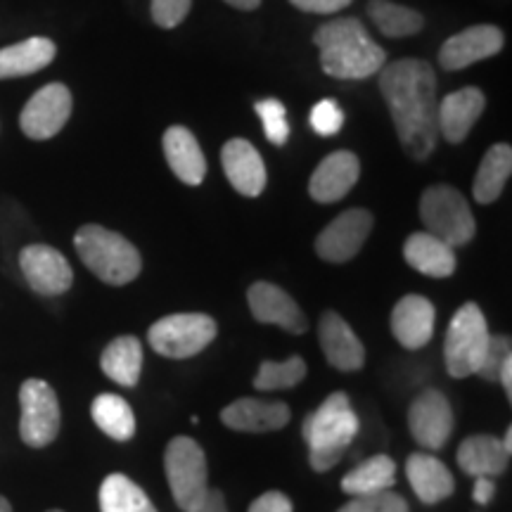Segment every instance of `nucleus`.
I'll list each match as a JSON object with an SVG mask.
<instances>
[{"instance_id":"obj_1","label":"nucleus","mask_w":512,"mask_h":512,"mask_svg":"<svg viewBox=\"0 0 512 512\" xmlns=\"http://www.w3.org/2000/svg\"><path fill=\"white\" fill-rule=\"evenodd\" d=\"M377 74L403 150L425 162L437 150L439 140L437 74L425 60L389 62Z\"/></svg>"},{"instance_id":"obj_2","label":"nucleus","mask_w":512,"mask_h":512,"mask_svg":"<svg viewBox=\"0 0 512 512\" xmlns=\"http://www.w3.org/2000/svg\"><path fill=\"white\" fill-rule=\"evenodd\" d=\"M313 43L320 50V67L332 79H368L387 64V53L356 17H339L323 24L313 34Z\"/></svg>"},{"instance_id":"obj_3","label":"nucleus","mask_w":512,"mask_h":512,"mask_svg":"<svg viewBox=\"0 0 512 512\" xmlns=\"http://www.w3.org/2000/svg\"><path fill=\"white\" fill-rule=\"evenodd\" d=\"M302 434L309 444V463L313 470H332L358 434V418L349 396L344 392L330 394L316 411L306 415Z\"/></svg>"},{"instance_id":"obj_4","label":"nucleus","mask_w":512,"mask_h":512,"mask_svg":"<svg viewBox=\"0 0 512 512\" xmlns=\"http://www.w3.org/2000/svg\"><path fill=\"white\" fill-rule=\"evenodd\" d=\"M74 247L88 271L107 285L119 287L133 283L143 268L138 249L124 235L98 223H88L76 230Z\"/></svg>"},{"instance_id":"obj_5","label":"nucleus","mask_w":512,"mask_h":512,"mask_svg":"<svg viewBox=\"0 0 512 512\" xmlns=\"http://www.w3.org/2000/svg\"><path fill=\"white\" fill-rule=\"evenodd\" d=\"M420 219L425 233L434 235L448 247H463L475 238L477 221L470 204L451 185H432L420 197Z\"/></svg>"},{"instance_id":"obj_6","label":"nucleus","mask_w":512,"mask_h":512,"mask_svg":"<svg viewBox=\"0 0 512 512\" xmlns=\"http://www.w3.org/2000/svg\"><path fill=\"white\" fill-rule=\"evenodd\" d=\"M489 337L491 332L482 309L475 302L460 306L446 330L444 358L448 373L458 377V380L475 375L484 358V351L489 347Z\"/></svg>"},{"instance_id":"obj_7","label":"nucleus","mask_w":512,"mask_h":512,"mask_svg":"<svg viewBox=\"0 0 512 512\" xmlns=\"http://www.w3.org/2000/svg\"><path fill=\"white\" fill-rule=\"evenodd\" d=\"M216 332L219 325L207 313H174L152 323L147 342L159 356L183 361L207 349L216 339Z\"/></svg>"},{"instance_id":"obj_8","label":"nucleus","mask_w":512,"mask_h":512,"mask_svg":"<svg viewBox=\"0 0 512 512\" xmlns=\"http://www.w3.org/2000/svg\"><path fill=\"white\" fill-rule=\"evenodd\" d=\"M166 482L183 512H192L209 489L207 458L202 446L190 437H174L164 453Z\"/></svg>"},{"instance_id":"obj_9","label":"nucleus","mask_w":512,"mask_h":512,"mask_svg":"<svg viewBox=\"0 0 512 512\" xmlns=\"http://www.w3.org/2000/svg\"><path fill=\"white\" fill-rule=\"evenodd\" d=\"M19 406H22V418H19V434L22 441L31 448H43L53 444L60 434V401H57L55 389L46 380H24L19 389Z\"/></svg>"},{"instance_id":"obj_10","label":"nucleus","mask_w":512,"mask_h":512,"mask_svg":"<svg viewBox=\"0 0 512 512\" xmlns=\"http://www.w3.org/2000/svg\"><path fill=\"white\" fill-rule=\"evenodd\" d=\"M72 117V93L64 83H48L24 105L19 126L31 140L55 138Z\"/></svg>"},{"instance_id":"obj_11","label":"nucleus","mask_w":512,"mask_h":512,"mask_svg":"<svg viewBox=\"0 0 512 512\" xmlns=\"http://www.w3.org/2000/svg\"><path fill=\"white\" fill-rule=\"evenodd\" d=\"M373 230V214L366 209H347L323 228L316 238V252L330 264H347L366 245Z\"/></svg>"},{"instance_id":"obj_12","label":"nucleus","mask_w":512,"mask_h":512,"mask_svg":"<svg viewBox=\"0 0 512 512\" xmlns=\"http://www.w3.org/2000/svg\"><path fill=\"white\" fill-rule=\"evenodd\" d=\"M408 430L427 451H439L446 446L453 432V411L439 389H425L415 396L408 408Z\"/></svg>"},{"instance_id":"obj_13","label":"nucleus","mask_w":512,"mask_h":512,"mask_svg":"<svg viewBox=\"0 0 512 512\" xmlns=\"http://www.w3.org/2000/svg\"><path fill=\"white\" fill-rule=\"evenodd\" d=\"M19 268L29 287L43 297L64 294L74 283V271L62 252L50 245H29L19 254Z\"/></svg>"},{"instance_id":"obj_14","label":"nucleus","mask_w":512,"mask_h":512,"mask_svg":"<svg viewBox=\"0 0 512 512\" xmlns=\"http://www.w3.org/2000/svg\"><path fill=\"white\" fill-rule=\"evenodd\" d=\"M503 46L505 36L501 29L491 27V24H479V27H470L448 38L439 50V64L446 72H458V69L498 55Z\"/></svg>"},{"instance_id":"obj_15","label":"nucleus","mask_w":512,"mask_h":512,"mask_svg":"<svg viewBox=\"0 0 512 512\" xmlns=\"http://www.w3.org/2000/svg\"><path fill=\"white\" fill-rule=\"evenodd\" d=\"M249 299V311L259 323L266 325H278L292 335H302L309 328V320H306L304 311L299 309V304L273 283H254L247 292Z\"/></svg>"},{"instance_id":"obj_16","label":"nucleus","mask_w":512,"mask_h":512,"mask_svg":"<svg viewBox=\"0 0 512 512\" xmlns=\"http://www.w3.org/2000/svg\"><path fill=\"white\" fill-rule=\"evenodd\" d=\"M318 339L320 349L332 368L342 370V373H354L361 370L366 363V349H363L361 339L356 332L349 328V323L335 311H325L318 323Z\"/></svg>"},{"instance_id":"obj_17","label":"nucleus","mask_w":512,"mask_h":512,"mask_svg":"<svg viewBox=\"0 0 512 512\" xmlns=\"http://www.w3.org/2000/svg\"><path fill=\"white\" fill-rule=\"evenodd\" d=\"M358 176H361V162L354 152L337 150L318 164L309 181V195L320 204L339 202L349 195Z\"/></svg>"},{"instance_id":"obj_18","label":"nucleus","mask_w":512,"mask_h":512,"mask_svg":"<svg viewBox=\"0 0 512 512\" xmlns=\"http://www.w3.org/2000/svg\"><path fill=\"white\" fill-rule=\"evenodd\" d=\"M290 408L283 401H261V399H249V396H242V399L233 401L230 406L223 408L221 420L223 425L230 427L235 432H275L283 430V427L290 422Z\"/></svg>"},{"instance_id":"obj_19","label":"nucleus","mask_w":512,"mask_h":512,"mask_svg":"<svg viewBox=\"0 0 512 512\" xmlns=\"http://www.w3.org/2000/svg\"><path fill=\"white\" fill-rule=\"evenodd\" d=\"M223 171H226L230 185L245 197H259L266 188V166L256 147L249 140L235 138L223 145L221 152Z\"/></svg>"},{"instance_id":"obj_20","label":"nucleus","mask_w":512,"mask_h":512,"mask_svg":"<svg viewBox=\"0 0 512 512\" xmlns=\"http://www.w3.org/2000/svg\"><path fill=\"white\" fill-rule=\"evenodd\" d=\"M486 98L479 88H463L446 95L437 107V126L439 136H444L448 143L458 145L467 138V133L472 131V126L477 124V119L484 114Z\"/></svg>"},{"instance_id":"obj_21","label":"nucleus","mask_w":512,"mask_h":512,"mask_svg":"<svg viewBox=\"0 0 512 512\" xmlns=\"http://www.w3.org/2000/svg\"><path fill=\"white\" fill-rule=\"evenodd\" d=\"M434 304L420 294H406L392 311V332L401 347L422 349L434 335Z\"/></svg>"},{"instance_id":"obj_22","label":"nucleus","mask_w":512,"mask_h":512,"mask_svg":"<svg viewBox=\"0 0 512 512\" xmlns=\"http://www.w3.org/2000/svg\"><path fill=\"white\" fill-rule=\"evenodd\" d=\"M164 157L178 181L185 185H200L207 176V159L197 138L185 126H171L164 133Z\"/></svg>"},{"instance_id":"obj_23","label":"nucleus","mask_w":512,"mask_h":512,"mask_svg":"<svg viewBox=\"0 0 512 512\" xmlns=\"http://www.w3.org/2000/svg\"><path fill=\"white\" fill-rule=\"evenodd\" d=\"M406 475L415 496L427 505L446 501L456 491V479H453L451 470L439 458L430 456V453H413V456H408Z\"/></svg>"},{"instance_id":"obj_24","label":"nucleus","mask_w":512,"mask_h":512,"mask_svg":"<svg viewBox=\"0 0 512 512\" xmlns=\"http://www.w3.org/2000/svg\"><path fill=\"white\" fill-rule=\"evenodd\" d=\"M510 453L503 441L491 434H475L467 437L458 448V465L470 477H496L508 470Z\"/></svg>"},{"instance_id":"obj_25","label":"nucleus","mask_w":512,"mask_h":512,"mask_svg":"<svg viewBox=\"0 0 512 512\" xmlns=\"http://www.w3.org/2000/svg\"><path fill=\"white\" fill-rule=\"evenodd\" d=\"M403 259L422 275L430 278H448L456 273V252L446 242L430 233H413L403 245Z\"/></svg>"},{"instance_id":"obj_26","label":"nucleus","mask_w":512,"mask_h":512,"mask_svg":"<svg viewBox=\"0 0 512 512\" xmlns=\"http://www.w3.org/2000/svg\"><path fill=\"white\" fill-rule=\"evenodd\" d=\"M55 55V43L43 36H34L22 43H15V46L0 48V81L41 72L55 60Z\"/></svg>"},{"instance_id":"obj_27","label":"nucleus","mask_w":512,"mask_h":512,"mask_svg":"<svg viewBox=\"0 0 512 512\" xmlns=\"http://www.w3.org/2000/svg\"><path fill=\"white\" fill-rule=\"evenodd\" d=\"M143 344L138 337L124 335L112 339L100 356V368L121 387H136L143 373Z\"/></svg>"},{"instance_id":"obj_28","label":"nucleus","mask_w":512,"mask_h":512,"mask_svg":"<svg viewBox=\"0 0 512 512\" xmlns=\"http://www.w3.org/2000/svg\"><path fill=\"white\" fill-rule=\"evenodd\" d=\"M396 484V465L389 456H373L356 465L349 475L342 479L344 494L354 496H370L380 494V491H389Z\"/></svg>"},{"instance_id":"obj_29","label":"nucleus","mask_w":512,"mask_h":512,"mask_svg":"<svg viewBox=\"0 0 512 512\" xmlns=\"http://www.w3.org/2000/svg\"><path fill=\"white\" fill-rule=\"evenodd\" d=\"M512 174V150L510 145L498 143L486 152L475 176V200L479 204H491L501 197V192Z\"/></svg>"},{"instance_id":"obj_30","label":"nucleus","mask_w":512,"mask_h":512,"mask_svg":"<svg viewBox=\"0 0 512 512\" xmlns=\"http://www.w3.org/2000/svg\"><path fill=\"white\" fill-rule=\"evenodd\" d=\"M100 512H157V508L133 479L114 472L100 486Z\"/></svg>"},{"instance_id":"obj_31","label":"nucleus","mask_w":512,"mask_h":512,"mask_svg":"<svg viewBox=\"0 0 512 512\" xmlns=\"http://www.w3.org/2000/svg\"><path fill=\"white\" fill-rule=\"evenodd\" d=\"M91 415L95 425H98L107 437L117 441H128L136 434V415H133V408L117 394L95 396Z\"/></svg>"},{"instance_id":"obj_32","label":"nucleus","mask_w":512,"mask_h":512,"mask_svg":"<svg viewBox=\"0 0 512 512\" xmlns=\"http://www.w3.org/2000/svg\"><path fill=\"white\" fill-rule=\"evenodd\" d=\"M368 15L375 22V27L389 38L415 36L425 27V17L418 10L403 8V5L389 3V0H370Z\"/></svg>"},{"instance_id":"obj_33","label":"nucleus","mask_w":512,"mask_h":512,"mask_svg":"<svg viewBox=\"0 0 512 512\" xmlns=\"http://www.w3.org/2000/svg\"><path fill=\"white\" fill-rule=\"evenodd\" d=\"M306 377V363L302 356H292L287 361H264L254 377V387L259 392H278V389L297 387Z\"/></svg>"},{"instance_id":"obj_34","label":"nucleus","mask_w":512,"mask_h":512,"mask_svg":"<svg viewBox=\"0 0 512 512\" xmlns=\"http://www.w3.org/2000/svg\"><path fill=\"white\" fill-rule=\"evenodd\" d=\"M254 110L259 114V119L264 121L268 143L283 147L287 140H290V124H287V110L283 102L275 98H266L256 102Z\"/></svg>"},{"instance_id":"obj_35","label":"nucleus","mask_w":512,"mask_h":512,"mask_svg":"<svg viewBox=\"0 0 512 512\" xmlns=\"http://www.w3.org/2000/svg\"><path fill=\"white\" fill-rule=\"evenodd\" d=\"M510 349H512V344H510L508 335H491L489 347H486L484 358H482V363H479L475 375L482 377L484 382H498V373H501L503 363L508 361V358H512Z\"/></svg>"},{"instance_id":"obj_36","label":"nucleus","mask_w":512,"mask_h":512,"mask_svg":"<svg viewBox=\"0 0 512 512\" xmlns=\"http://www.w3.org/2000/svg\"><path fill=\"white\" fill-rule=\"evenodd\" d=\"M339 512H411L408 503L392 491H380L370 496H354Z\"/></svg>"},{"instance_id":"obj_37","label":"nucleus","mask_w":512,"mask_h":512,"mask_svg":"<svg viewBox=\"0 0 512 512\" xmlns=\"http://www.w3.org/2000/svg\"><path fill=\"white\" fill-rule=\"evenodd\" d=\"M311 126L318 136H337L344 126V112L337 105V100H320L311 110Z\"/></svg>"},{"instance_id":"obj_38","label":"nucleus","mask_w":512,"mask_h":512,"mask_svg":"<svg viewBox=\"0 0 512 512\" xmlns=\"http://www.w3.org/2000/svg\"><path fill=\"white\" fill-rule=\"evenodd\" d=\"M192 0H152V19L157 27L174 29L188 17Z\"/></svg>"},{"instance_id":"obj_39","label":"nucleus","mask_w":512,"mask_h":512,"mask_svg":"<svg viewBox=\"0 0 512 512\" xmlns=\"http://www.w3.org/2000/svg\"><path fill=\"white\" fill-rule=\"evenodd\" d=\"M249 512H294V505L283 491H266L249 505Z\"/></svg>"},{"instance_id":"obj_40","label":"nucleus","mask_w":512,"mask_h":512,"mask_svg":"<svg viewBox=\"0 0 512 512\" xmlns=\"http://www.w3.org/2000/svg\"><path fill=\"white\" fill-rule=\"evenodd\" d=\"M290 3L304 12H313V15H332V12L349 8L351 0H290Z\"/></svg>"},{"instance_id":"obj_41","label":"nucleus","mask_w":512,"mask_h":512,"mask_svg":"<svg viewBox=\"0 0 512 512\" xmlns=\"http://www.w3.org/2000/svg\"><path fill=\"white\" fill-rule=\"evenodd\" d=\"M192 512H228L226 496L219 489H207V494H204V498Z\"/></svg>"},{"instance_id":"obj_42","label":"nucleus","mask_w":512,"mask_h":512,"mask_svg":"<svg viewBox=\"0 0 512 512\" xmlns=\"http://www.w3.org/2000/svg\"><path fill=\"white\" fill-rule=\"evenodd\" d=\"M494 494H496V486H494V479L491 477H475V503L479 505H489L494 501Z\"/></svg>"},{"instance_id":"obj_43","label":"nucleus","mask_w":512,"mask_h":512,"mask_svg":"<svg viewBox=\"0 0 512 512\" xmlns=\"http://www.w3.org/2000/svg\"><path fill=\"white\" fill-rule=\"evenodd\" d=\"M498 382L503 384L505 394H508V399L512 396V358H508V361L503 363L501 373H498Z\"/></svg>"},{"instance_id":"obj_44","label":"nucleus","mask_w":512,"mask_h":512,"mask_svg":"<svg viewBox=\"0 0 512 512\" xmlns=\"http://www.w3.org/2000/svg\"><path fill=\"white\" fill-rule=\"evenodd\" d=\"M226 3L238 10H256L261 5V0H226Z\"/></svg>"},{"instance_id":"obj_45","label":"nucleus","mask_w":512,"mask_h":512,"mask_svg":"<svg viewBox=\"0 0 512 512\" xmlns=\"http://www.w3.org/2000/svg\"><path fill=\"white\" fill-rule=\"evenodd\" d=\"M503 446H505V451H512V430L508 427V430H505V439H503Z\"/></svg>"},{"instance_id":"obj_46","label":"nucleus","mask_w":512,"mask_h":512,"mask_svg":"<svg viewBox=\"0 0 512 512\" xmlns=\"http://www.w3.org/2000/svg\"><path fill=\"white\" fill-rule=\"evenodd\" d=\"M0 512H12V508H10V503L5 501L3 496H0Z\"/></svg>"},{"instance_id":"obj_47","label":"nucleus","mask_w":512,"mask_h":512,"mask_svg":"<svg viewBox=\"0 0 512 512\" xmlns=\"http://www.w3.org/2000/svg\"><path fill=\"white\" fill-rule=\"evenodd\" d=\"M48 512H62V510H48Z\"/></svg>"}]
</instances>
